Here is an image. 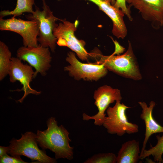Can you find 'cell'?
Returning <instances> with one entry per match:
<instances>
[{
	"instance_id": "obj_17",
	"label": "cell",
	"mask_w": 163,
	"mask_h": 163,
	"mask_svg": "<svg viewBox=\"0 0 163 163\" xmlns=\"http://www.w3.org/2000/svg\"><path fill=\"white\" fill-rule=\"evenodd\" d=\"M11 53L8 46L0 41V81L8 74L11 65Z\"/></svg>"
},
{
	"instance_id": "obj_13",
	"label": "cell",
	"mask_w": 163,
	"mask_h": 163,
	"mask_svg": "<svg viewBox=\"0 0 163 163\" xmlns=\"http://www.w3.org/2000/svg\"><path fill=\"white\" fill-rule=\"evenodd\" d=\"M91 2L98 7L111 19L113 26V34L118 38H124L126 36L127 30L123 19L124 14L120 9L112 5L111 0H85Z\"/></svg>"
},
{
	"instance_id": "obj_1",
	"label": "cell",
	"mask_w": 163,
	"mask_h": 163,
	"mask_svg": "<svg viewBox=\"0 0 163 163\" xmlns=\"http://www.w3.org/2000/svg\"><path fill=\"white\" fill-rule=\"evenodd\" d=\"M47 129L43 131H37L36 140L43 150L49 149L55 153V159L73 158V148L69 143V133L62 125L59 126L56 118H49L46 121Z\"/></svg>"
},
{
	"instance_id": "obj_4",
	"label": "cell",
	"mask_w": 163,
	"mask_h": 163,
	"mask_svg": "<svg viewBox=\"0 0 163 163\" xmlns=\"http://www.w3.org/2000/svg\"><path fill=\"white\" fill-rule=\"evenodd\" d=\"M36 136L34 133L27 131L22 134L18 139L13 138L9 142L8 154L14 157L24 155L39 163H56V159L48 156L44 150L39 149Z\"/></svg>"
},
{
	"instance_id": "obj_14",
	"label": "cell",
	"mask_w": 163,
	"mask_h": 163,
	"mask_svg": "<svg viewBox=\"0 0 163 163\" xmlns=\"http://www.w3.org/2000/svg\"><path fill=\"white\" fill-rule=\"evenodd\" d=\"M138 103L142 109L140 117L144 121L145 128V138L140 155L145 149L146 144L150 136L154 134L163 133V127L159 124L153 117V110L156 104L154 101H151L148 106L146 103L143 101H139Z\"/></svg>"
},
{
	"instance_id": "obj_23",
	"label": "cell",
	"mask_w": 163,
	"mask_h": 163,
	"mask_svg": "<svg viewBox=\"0 0 163 163\" xmlns=\"http://www.w3.org/2000/svg\"><path fill=\"white\" fill-rule=\"evenodd\" d=\"M112 1V2L111 4L112 5H113L115 4L116 0H111Z\"/></svg>"
},
{
	"instance_id": "obj_10",
	"label": "cell",
	"mask_w": 163,
	"mask_h": 163,
	"mask_svg": "<svg viewBox=\"0 0 163 163\" xmlns=\"http://www.w3.org/2000/svg\"><path fill=\"white\" fill-rule=\"evenodd\" d=\"M93 98L95 100L94 104L98 110L97 113L91 116L83 113L82 119L86 121L94 120V125L101 126L102 125L106 116L105 112L109 105L115 101L122 100L120 91L118 89L113 88L110 86L104 85L100 87L95 91Z\"/></svg>"
},
{
	"instance_id": "obj_8",
	"label": "cell",
	"mask_w": 163,
	"mask_h": 163,
	"mask_svg": "<svg viewBox=\"0 0 163 163\" xmlns=\"http://www.w3.org/2000/svg\"><path fill=\"white\" fill-rule=\"evenodd\" d=\"M0 30L19 34L22 37L24 46L35 47L39 44V25L35 20H24L14 16L7 19L0 18Z\"/></svg>"
},
{
	"instance_id": "obj_5",
	"label": "cell",
	"mask_w": 163,
	"mask_h": 163,
	"mask_svg": "<svg viewBox=\"0 0 163 163\" xmlns=\"http://www.w3.org/2000/svg\"><path fill=\"white\" fill-rule=\"evenodd\" d=\"M59 23L53 30V34L57 39L56 44L60 46L67 47L82 61H88L90 57L89 53L85 49V42L78 40L74 34L78 24L76 20L71 22L66 19H60Z\"/></svg>"
},
{
	"instance_id": "obj_2",
	"label": "cell",
	"mask_w": 163,
	"mask_h": 163,
	"mask_svg": "<svg viewBox=\"0 0 163 163\" xmlns=\"http://www.w3.org/2000/svg\"><path fill=\"white\" fill-rule=\"evenodd\" d=\"M90 57L96 60L94 63L103 64L108 70L123 77L139 80L142 79L138 62L134 55L130 42L126 52L122 55L109 56L102 55L98 50L89 53Z\"/></svg>"
},
{
	"instance_id": "obj_22",
	"label": "cell",
	"mask_w": 163,
	"mask_h": 163,
	"mask_svg": "<svg viewBox=\"0 0 163 163\" xmlns=\"http://www.w3.org/2000/svg\"><path fill=\"white\" fill-rule=\"evenodd\" d=\"M8 146H0V157H1L7 154Z\"/></svg>"
},
{
	"instance_id": "obj_19",
	"label": "cell",
	"mask_w": 163,
	"mask_h": 163,
	"mask_svg": "<svg viewBox=\"0 0 163 163\" xmlns=\"http://www.w3.org/2000/svg\"><path fill=\"white\" fill-rule=\"evenodd\" d=\"M84 163H116L117 156L112 153H100L94 155Z\"/></svg>"
},
{
	"instance_id": "obj_9",
	"label": "cell",
	"mask_w": 163,
	"mask_h": 163,
	"mask_svg": "<svg viewBox=\"0 0 163 163\" xmlns=\"http://www.w3.org/2000/svg\"><path fill=\"white\" fill-rule=\"evenodd\" d=\"M50 49L40 44L35 47L23 46L17 51L16 56L21 61L27 62L35 69L33 79L38 73L42 76L47 74V72L51 67L52 57Z\"/></svg>"
},
{
	"instance_id": "obj_6",
	"label": "cell",
	"mask_w": 163,
	"mask_h": 163,
	"mask_svg": "<svg viewBox=\"0 0 163 163\" xmlns=\"http://www.w3.org/2000/svg\"><path fill=\"white\" fill-rule=\"evenodd\" d=\"M131 108L121 103V101H116L113 107H109L106 110V116L102 125L108 133L117 134L119 136L126 133L132 134L139 131L138 126L129 122L126 114L127 109Z\"/></svg>"
},
{
	"instance_id": "obj_3",
	"label": "cell",
	"mask_w": 163,
	"mask_h": 163,
	"mask_svg": "<svg viewBox=\"0 0 163 163\" xmlns=\"http://www.w3.org/2000/svg\"><path fill=\"white\" fill-rule=\"evenodd\" d=\"M42 1V10L36 6L35 11L25 16L28 20H35L38 22L39 27L38 41L39 44L49 48L51 52H54L57 39L53 34V30L58 25L56 22L60 19L53 15L45 0Z\"/></svg>"
},
{
	"instance_id": "obj_16",
	"label": "cell",
	"mask_w": 163,
	"mask_h": 163,
	"mask_svg": "<svg viewBox=\"0 0 163 163\" xmlns=\"http://www.w3.org/2000/svg\"><path fill=\"white\" fill-rule=\"evenodd\" d=\"M34 4V0H17L16 6L12 11L4 10L0 12V18L10 15L16 17L22 15L24 12L32 13L34 10L33 6Z\"/></svg>"
},
{
	"instance_id": "obj_20",
	"label": "cell",
	"mask_w": 163,
	"mask_h": 163,
	"mask_svg": "<svg viewBox=\"0 0 163 163\" xmlns=\"http://www.w3.org/2000/svg\"><path fill=\"white\" fill-rule=\"evenodd\" d=\"M126 0H116L113 6L117 9H120L130 21H132L133 18L131 15L130 9L126 5Z\"/></svg>"
},
{
	"instance_id": "obj_15",
	"label": "cell",
	"mask_w": 163,
	"mask_h": 163,
	"mask_svg": "<svg viewBox=\"0 0 163 163\" xmlns=\"http://www.w3.org/2000/svg\"><path fill=\"white\" fill-rule=\"evenodd\" d=\"M139 142L135 139L124 143L119 150L117 163H137L140 159Z\"/></svg>"
},
{
	"instance_id": "obj_18",
	"label": "cell",
	"mask_w": 163,
	"mask_h": 163,
	"mask_svg": "<svg viewBox=\"0 0 163 163\" xmlns=\"http://www.w3.org/2000/svg\"><path fill=\"white\" fill-rule=\"evenodd\" d=\"M157 142L154 146H152L148 150L145 149L140 155V159H143L150 155H152L155 161L158 163L163 162L162 155L163 154V135L156 136Z\"/></svg>"
},
{
	"instance_id": "obj_21",
	"label": "cell",
	"mask_w": 163,
	"mask_h": 163,
	"mask_svg": "<svg viewBox=\"0 0 163 163\" xmlns=\"http://www.w3.org/2000/svg\"><path fill=\"white\" fill-rule=\"evenodd\" d=\"M0 163H27L23 161L21 156L14 157L10 156L7 154L0 157Z\"/></svg>"
},
{
	"instance_id": "obj_7",
	"label": "cell",
	"mask_w": 163,
	"mask_h": 163,
	"mask_svg": "<svg viewBox=\"0 0 163 163\" xmlns=\"http://www.w3.org/2000/svg\"><path fill=\"white\" fill-rule=\"evenodd\" d=\"M66 60L69 65L65 66L64 70L76 80L97 81L107 73L108 70L103 64L90 62L85 63L80 62L74 52H69Z\"/></svg>"
},
{
	"instance_id": "obj_11",
	"label": "cell",
	"mask_w": 163,
	"mask_h": 163,
	"mask_svg": "<svg viewBox=\"0 0 163 163\" xmlns=\"http://www.w3.org/2000/svg\"><path fill=\"white\" fill-rule=\"evenodd\" d=\"M34 72L31 66L27 64H24L17 57H12L8 75L11 82L13 83L18 81L22 85L21 89L15 90L24 92L22 97L18 101L20 103H22L29 94L38 95L41 93V91H38L32 88L30 85V83L33 79Z\"/></svg>"
},
{
	"instance_id": "obj_12",
	"label": "cell",
	"mask_w": 163,
	"mask_h": 163,
	"mask_svg": "<svg viewBox=\"0 0 163 163\" xmlns=\"http://www.w3.org/2000/svg\"><path fill=\"white\" fill-rule=\"evenodd\" d=\"M130 9H137L142 18L157 29L163 25V0H126Z\"/></svg>"
}]
</instances>
